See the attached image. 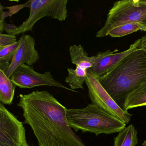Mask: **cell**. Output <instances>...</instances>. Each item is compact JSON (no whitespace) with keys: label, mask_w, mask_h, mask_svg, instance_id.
Listing matches in <instances>:
<instances>
[{"label":"cell","mask_w":146,"mask_h":146,"mask_svg":"<svg viewBox=\"0 0 146 146\" xmlns=\"http://www.w3.org/2000/svg\"><path fill=\"white\" fill-rule=\"evenodd\" d=\"M1 47H2V46H1Z\"/></svg>","instance_id":"4316f807"},{"label":"cell","mask_w":146,"mask_h":146,"mask_svg":"<svg viewBox=\"0 0 146 146\" xmlns=\"http://www.w3.org/2000/svg\"><path fill=\"white\" fill-rule=\"evenodd\" d=\"M16 86L8 78L5 72L0 69V103L11 105L14 97Z\"/></svg>","instance_id":"4fadbf2b"},{"label":"cell","mask_w":146,"mask_h":146,"mask_svg":"<svg viewBox=\"0 0 146 146\" xmlns=\"http://www.w3.org/2000/svg\"><path fill=\"white\" fill-rule=\"evenodd\" d=\"M141 24L143 26V28L141 29V31L146 32V19L145 20L143 21L142 22H141Z\"/></svg>","instance_id":"7402d4cb"},{"label":"cell","mask_w":146,"mask_h":146,"mask_svg":"<svg viewBox=\"0 0 146 146\" xmlns=\"http://www.w3.org/2000/svg\"><path fill=\"white\" fill-rule=\"evenodd\" d=\"M3 47H1V46H0V49H1Z\"/></svg>","instance_id":"d4e9b609"},{"label":"cell","mask_w":146,"mask_h":146,"mask_svg":"<svg viewBox=\"0 0 146 146\" xmlns=\"http://www.w3.org/2000/svg\"><path fill=\"white\" fill-rule=\"evenodd\" d=\"M99 79L111 97L124 111L127 97L146 80V51L141 48L131 52Z\"/></svg>","instance_id":"7a4b0ae2"},{"label":"cell","mask_w":146,"mask_h":146,"mask_svg":"<svg viewBox=\"0 0 146 146\" xmlns=\"http://www.w3.org/2000/svg\"><path fill=\"white\" fill-rule=\"evenodd\" d=\"M30 15L19 26L5 23V31L7 34L18 35L33 31L36 23L44 17H50L64 21L68 17V0H31Z\"/></svg>","instance_id":"277c9868"},{"label":"cell","mask_w":146,"mask_h":146,"mask_svg":"<svg viewBox=\"0 0 146 146\" xmlns=\"http://www.w3.org/2000/svg\"><path fill=\"white\" fill-rule=\"evenodd\" d=\"M10 79L16 87L21 88H32L36 87L48 86L77 92L55 80L50 72L40 73L35 71L32 66L25 64L19 66Z\"/></svg>","instance_id":"52a82bcc"},{"label":"cell","mask_w":146,"mask_h":146,"mask_svg":"<svg viewBox=\"0 0 146 146\" xmlns=\"http://www.w3.org/2000/svg\"><path fill=\"white\" fill-rule=\"evenodd\" d=\"M138 144L137 131L132 124L119 132L114 139V146H135Z\"/></svg>","instance_id":"5bb4252c"},{"label":"cell","mask_w":146,"mask_h":146,"mask_svg":"<svg viewBox=\"0 0 146 146\" xmlns=\"http://www.w3.org/2000/svg\"><path fill=\"white\" fill-rule=\"evenodd\" d=\"M3 105L2 104L0 103V109H1V108L3 106Z\"/></svg>","instance_id":"cb8c5ba5"},{"label":"cell","mask_w":146,"mask_h":146,"mask_svg":"<svg viewBox=\"0 0 146 146\" xmlns=\"http://www.w3.org/2000/svg\"><path fill=\"white\" fill-rule=\"evenodd\" d=\"M146 19V0H124L115 2L109 10L104 26L96 37L108 36L112 29L128 23L141 22Z\"/></svg>","instance_id":"5b68a950"},{"label":"cell","mask_w":146,"mask_h":146,"mask_svg":"<svg viewBox=\"0 0 146 146\" xmlns=\"http://www.w3.org/2000/svg\"><path fill=\"white\" fill-rule=\"evenodd\" d=\"M66 117L69 126L75 131L94 133L96 136L119 133L127 125L93 103L81 109H67Z\"/></svg>","instance_id":"3957f363"},{"label":"cell","mask_w":146,"mask_h":146,"mask_svg":"<svg viewBox=\"0 0 146 146\" xmlns=\"http://www.w3.org/2000/svg\"><path fill=\"white\" fill-rule=\"evenodd\" d=\"M141 49V39H139L131 45L127 50L118 53H114L108 50L98 52L96 59L90 70L98 78L109 73L120 61L131 52Z\"/></svg>","instance_id":"30bf717a"},{"label":"cell","mask_w":146,"mask_h":146,"mask_svg":"<svg viewBox=\"0 0 146 146\" xmlns=\"http://www.w3.org/2000/svg\"><path fill=\"white\" fill-rule=\"evenodd\" d=\"M29 146V145H28V146Z\"/></svg>","instance_id":"484cf974"},{"label":"cell","mask_w":146,"mask_h":146,"mask_svg":"<svg viewBox=\"0 0 146 146\" xmlns=\"http://www.w3.org/2000/svg\"><path fill=\"white\" fill-rule=\"evenodd\" d=\"M141 48L146 51V35L141 38Z\"/></svg>","instance_id":"ffe728a7"},{"label":"cell","mask_w":146,"mask_h":146,"mask_svg":"<svg viewBox=\"0 0 146 146\" xmlns=\"http://www.w3.org/2000/svg\"><path fill=\"white\" fill-rule=\"evenodd\" d=\"M19 41V43L13 60L5 72L9 79L19 66L25 64L32 67L40 58L38 51L35 48L36 41L33 37L28 34H23Z\"/></svg>","instance_id":"9c48e42d"},{"label":"cell","mask_w":146,"mask_h":146,"mask_svg":"<svg viewBox=\"0 0 146 146\" xmlns=\"http://www.w3.org/2000/svg\"><path fill=\"white\" fill-rule=\"evenodd\" d=\"M142 145H143V146H146V141H145L143 142V143H142Z\"/></svg>","instance_id":"603a6c76"},{"label":"cell","mask_w":146,"mask_h":146,"mask_svg":"<svg viewBox=\"0 0 146 146\" xmlns=\"http://www.w3.org/2000/svg\"><path fill=\"white\" fill-rule=\"evenodd\" d=\"M19 41L0 49V69L5 72L8 68L19 45Z\"/></svg>","instance_id":"2e32d148"},{"label":"cell","mask_w":146,"mask_h":146,"mask_svg":"<svg viewBox=\"0 0 146 146\" xmlns=\"http://www.w3.org/2000/svg\"><path fill=\"white\" fill-rule=\"evenodd\" d=\"M143 28V26L138 22L128 23L115 27L110 31L108 33L112 37H120L128 34H131Z\"/></svg>","instance_id":"e0dca14e"},{"label":"cell","mask_w":146,"mask_h":146,"mask_svg":"<svg viewBox=\"0 0 146 146\" xmlns=\"http://www.w3.org/2000/svg\"><path fill=\"white\" fill-rule=\"evenodd\" d=\"M5 8H6L2 6L1 2H0V21H4V19L5 18V13L3 11V9Z\"/></svg>","instance_id":"d6986e66"},{"label":"cell","mask_w":146,"mask_h":146,"mask_svg":"<svg viewBox=\"0 0 146 146\" xmlns=\"http://www.w3.org/2000/svg\"><path fill=\"white\" fill-rule=\"evenodd\" d=\"M17 41L16 36L14 35L0 33V46L4 47L14 43Z\"/></svg>","instance_id":"ac0fdd59"},{"label":"cell","mask_w":146,"mask_h":146,"mask_svg":"<svg viewBox=\"0 0 146 146\" xmlns=\"http://www.w3.org/2000/svg\"><path fill=\"white\" fill-rule=\"evenodd\" d=\"M68 75L66 77L65 81L72 90L83 89V84L87 75V70L76 67L75 69L68 68Z\"/></svg>","instance_id":"9a60e30c"},{"label":"cell","mask_w":146,"mask_h":146,"mask_svg":"<svg viewBox=\"0 0 146 146\" xmlns=\"http://www.w3.org/2000/svg\"><path fill=\"white\" fill-rule=\"evenodd\" d=\"M71 61L76 67L88 70L92 67L96 59V56H88V54L81 45H74L69 49Z\"/></svg>","instance_id":"8fae6325"},{"label":"cell","mask_w":146,"mask_h":146,"mask_svg":"<svg viewBox=\"0 0 146 146\" xmlns=\"http://www.w3.org/2000/svg\"><path fill=\"white\" fill-rule=\"evenodd\" d=\"M5 31V23L4 21H0V33H2Z\"/></svg>","instance_id":"44dd1931"},{"label":"cell","mask_w":146,"mask_h":146,"mask_svg":"<svg viewBox=\"0 0 146 146\" xmlns=\"http://www.w3.org/2000/svg\"><path fill=\"white\" fill-rule=\"evenodd\" d=\"M25 130L4 106L0 109V146H27Z\"/></svg>","instance_id":"ba28073f"},{"label":"cell","mask_w":146,"mask_h":146,"mask_svg":"<svg viewBox=\"0 0 146 146\" xmlns=\"http://www.w3.org/2000/svg\"><path fill=\"white\" fill-rule=\"evenodd\" d=\"M18 106L24 123L31 128L40 146H87L69 126L67 109L47 91L20 94Z\"/></svg>","instance_id":"6da1fadb"},{"label":"cell","mask_w":146,"mask_h":146,"mask_svg":"<svg viewBox=\"0 0 146 146\" xmlns=\"http://www.w3.org/2000/svg\"><path fill=\"white\" fill-rule=\"evenodd\" d=\"M146 106V80L141 83L127 97L124 104V111Z\"/></svg>","instance_id":"7c38bea8"},{"label":"cell","mask_w":146,"mask_h":146,"mask_svg":"<svg viewBox=\"0 0 146 146\" xmlns=\"http://www.w3.org/2000/svg\"><path fill=\"white\" fill-rule=\"evenodd\" d=\"M85 83L88 88V96L92 103L110 113L117 119L128 124L132 115L122 109L101 85L99 78L90 69H88Z\"/></svg>","instance_id":"8992f818"}]
</instances>
